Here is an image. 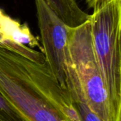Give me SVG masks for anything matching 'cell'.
<instances>
[{
    "instance_id": "6da1fadb",
    "label": "cell",
    "mask_w": 121,
    "mask_h": 121,
    "mask_svg": "<svg viewBox=\"0 0 121 121\" xmlns=\"http://www.w3.org/2000/svg\"><path fill=\"white\" fill-rule=\"evenodd\" d=\"M0 92L21 121H80L67 85L45 61L0 46Z\"/></svg>"
},
{
    "instance_id": "7a4b0ae2",
    "label": "cell",
    "mask_w": 121,
    "mask_h": 121,
    "mask_svg": "<svg viewBox=\"0 0 121 121\" xmlns=\"http://www.w3.org/2000/svg\"><path fill=\"white\" fill-rule=\"evenodd\" d=\"M65 66L66 85L71 96L85 103L103 121H120L97 61L89 20L70 27Z\"/></svg>"
},
{
    "instance_id": "3957f363",
    "label": "cell",
    "mask_w": 121,
    "mask_h": 121,
    "mask_svg": "<svg viewBox=\"0 0 121 121\" xmlns=\"http://www.w3.org/2000/svg\"><path fill=\"white\" fill-rule=\"evenodd\" d=\"M89 21L97 61L121 121V2L93 10Z\"/></svg>"
},
{
    "instance_id": "277c9868",
    "label": "cell",
    "mask_w": 121,
    "mask_h": 121,
    "mask_svg": "<svg viewBox=\"0 0 121 121\" xmlns=\"http://www.w3.org/2000/svg\"><path fill=\"white\" fill-rule=\"evenodd\" d=\"M42 53L51 71L66 85L65 56L70 26L66 25L46 0H34Z\"/></svg>"
},
{
    "instance_id": "5b68a950",
    "label": "cell",
    "mask_w": 121,
    "mask_h": 121,
    "mask_svg": "<svg viewBox=\"0 0 121 121\" xmlns=\"http://www.w3.org/2000/svg\"><path fill=\"white\" fill-rule=\"evenodd\" d=\"M0 29L11 40L34 48L39 46V40L34 36L26 24L12 19L0 9Z\"/></svg>"
},
{
    "instance_id": "8992f818",
    "label": "cell",
    "mask_w": 121,
    "mask_h": 121,
    "mask_svg": "<svg viewBox=\"0 0 121 121\" xmlns=\"http://www.w3.org/2000/svg\"><path fill=\"white\" fill-rule=\"evenodd\" d=\"M66 25L78 26L89 20L90 15L78 4L76 0H46Z\"/></svg>"
},
{
    "instance_id": "52a82bcc",
    "label": "cell",
    "mask_w": 121,
    "mask_h": 121,
    "mask_svg": "<svg viewBox=\"0 0 121 121\" xmlns=\"http://www.w3.org/2000/svg\"><path fill=\"white\" fill-rule=\"evenodd\" d=\"M0 46L17 52L34 61L39 63H43L46 61L45 56L42 52H39L27 45L14 42L11 40L1 29H0Z\"/></svg>"
},
{
    "instance_id": "ba28073f",
    "label": "cell",
    "mask_w": 121,
    "mask_h": 121,
    "mask_svg": "<svg viewBox=\"0 0 121 121\" xmlns=\"http://www.w3.org/2000/svg\"><path fill=\"white\" fill-rule=\"evenodd\" d=\"M73 102L77 110L80 121H103L95 113H94L85 103L78 98H73Z\"/></svg>"
},
{
    "instance_id": "9c48e42d",
    "label": "cell",
    "mask_w": 121,
    "mask_h": 121,
    "mask_svg": "<svg viewBox=\"0 0 121 121\" xmlns=\"http://www.w3.org/2000/svg\"><path fill=\"white\" fill-rule=\"evenodd\" d=\"M0 121H21L10 103L1 92H0Z\"/></svg>"
},
{
    "instance_id": "30bf717a",
    "label": "cell",
    "mask_w": 121,
    "mask_h": 121,
    "mask_svg": "<svg viewBox=\"0 0 121 121\" xmlns=\"http://www.w3.org/2000/svg\"><path fill=\"white\" fill-rule=\"evenodd\" d=\"M121 2V0H87L86 3L89 9H92L93 11L100 8L112 2Z\"/></svg>"
}]
</instances>
